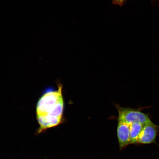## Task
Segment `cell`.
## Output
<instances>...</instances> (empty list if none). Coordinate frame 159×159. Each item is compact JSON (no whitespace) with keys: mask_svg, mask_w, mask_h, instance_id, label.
Returning <instances> with one entry per match:
<instances>
[{"mask_svg":"<svg viewBox=\"0 0 159 159\" xmlns=\"http://www.w3.org/2000/svg\"><path fill=\"white\" fill-rule=\"evenodd\" d=\"M159 135V126L152 122L145 124L139 135L137 144H156V139Z\"/></svg>","mask_w":159,"mask_h":159,"instance_id":"cell-3","label":"cell"},{"mask_svg":"<svg viewBox=\"0 0 159 159\" xmlns=\"http://www.w3.org/2000/svg\"><path fill=\"white\" fill-rule=\"evenodd\" d=\"M118 112V120L125 122L129 125L134 123L144 125L152 122L148 114L141 112L138 109L121 107L116 105Z\"/></svg>","mask_w":159,"mask_h":159,"instance_id":"cell-2","label":"cell"},{"mask_svg":"<svg viewBox=\"0 0 159 159\" xmlns=\"http://www.w3.org/2000/svg\"><path fill=\"white\" fill-rule=\"evenodd\" d=\"M39 128L37 131L38 134L43 133L47 129L58 126L62 122V118L50 115L37 116Z\"/></svg>","mask_w":159,"mask_h":159,"instance_id":"cell-5","label":"cell"},{"mask_svg":"<svg viewBox=\"0 0 159 159\" xmlns=\"http://www.w3.org/2000/svg\"><path fill=\"white\" fill-rule=\"evenodd\" d=\"M62 87L58 85L57 91H47L39 98L36 107L37 116L48 114L59 101L63 99Z\"/></svg>","mask_w":159,"mask_h":159,"instance_id":"cell-1","label":"cell"},{"mask_svg":"<svg viewBox=\"0 0 159 159\" xmlns=\"http://www.w3.org/2000/svg\"><path fill=\"white\" fill-rule=\"evenodd\" d=\"M143 125L136 122L130 125V144H137V140Z\"/></svg>","mask_w":159,"mask_h":159,"instance_id":"cell-6","label":"cell"},{"mask_svg":"<svg viewBox=\"0 0 159 159\" xmlns=\"http://www.w3.org/2000/svg\"><path fill=\"white\" fill-rule=\"evenodd\" d=\"M64 106V101L62 99L57 103L54 108L48 114L46 115H50L53 116L62 118Z\"/></svg>","mask_w":159,"mask_h":159,"instance_id":"cell-7","label":"cell"},{"mask_svg":"<svg viewBox=\"0 0 159 159\" xmlns=\"http://www.w3.org/2000/svg\"><path fill=\"white\" fill-rule=\"evenodd\" d=\"M117 134L120 151L130 145V125L123 121L118 120Z\"/></svg>","mask_w":159,"mask_h":159,"instance_id":"cell-4","label":"cell"},{"mask_svg":"<svg viewBox=\"0 0 159 159\" xmlns=\"http://www.w3.org/2000/svg\"><path fill=\"white\" fill-rule=\"evenodd\" d=\"M127 0H114L113 3L115 5L121 6L124 4V3Z\"/></svg>","mask_w":159,"mask_h":159,"instance_id":"cell-8","label":"cell"}]
</instances>
